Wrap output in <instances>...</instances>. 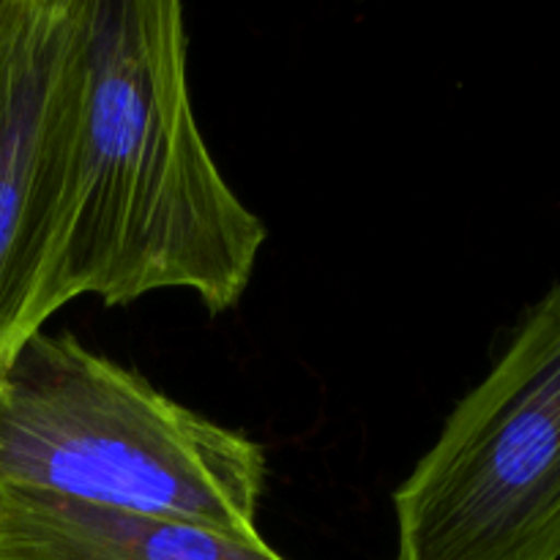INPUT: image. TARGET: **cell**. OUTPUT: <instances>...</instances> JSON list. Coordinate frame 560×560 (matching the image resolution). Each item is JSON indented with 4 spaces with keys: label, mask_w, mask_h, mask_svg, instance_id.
<instances>
[{
    "label": "cell",
    "mask_w": 560,
    "mask_h": 560,
    "mask_svg": "<svg viewBox=\"0 0 560 560\" xmlns=\"http://www.w3.org/2000/svg\"><path fill=\"white\" fill-rule=\"evenodd\" d=\"M82 14L66 299L129 306L184 290L224 315L249 290L268 228L202 140L184 5L82 0Z\"/></svg>",
    "instance_id": "cell-1"
},
{
    "label": "cell",
    "mask_w": 560,
    "mask_h": 560,
    "mask_svg": "<svg viewBox=\"0 0 560 560\" xmlns=\"http://www.w3.org/2000/svg\"><path fill=\"white\" fill-rule=\"evenodd\" d=\"M266 452L82 345L38 331L0 370V487L257 536Z\"/></svg>",
    "instance_id": "cell-2"
},
{
    "label": "cell",
    "mask_w": 560,
    "mask_h": 560,
    "mask_svg": "<svg viewBox=\"0 0 560 560\" xmlns=\"http://www.w3.org/2000/svg\"><path fill=\"white\" fill-rule=\"evenodd\" d=\"M392 501L394 560H560V282Z\"/></svg>",
    "instance_id": "cell-3"
},
{
    "label": "cell",
    "mask_w": 560,
    "mask_h": 560,
    "mask_svg": "<svg viewBox=\"0 0 560 560\" xmlns=\"http://www.w3.org/2000/svg\"><path fill=\"white\" fill-rule=\"evenodd\" d=\"M82 0H25L0 58V370L69 306Z\"/></svg>",
    "instance_id": "cell-4"
},
{
    "label": "cell",
    "mask_w": 560,
    "mask_h": 560,
    "mask_svg": "<svg viewBox=\"0 0 560 560\" xmlns=\"http://www.w3.org/2000/svg\"><path fill=\"white\" fill-rule=\"evenodd\" d=\"M0 560H288L260 534L0 487Z\"/></svg>",
    "instance_id": "cell-5"
},
{
    "label": "cell",
    "mask_w": 560,
    "mask_h": 560,
    "mask_svg": "<svg viewBox=\"0 0 560 560\" xmlns=\"http://www.w3.org/2000/svg\"><path fill=\"white\" fill-rule=\"evenodd\" d=\"M25 0H0V58H3L5 47H9V38L14 33L16 20H20V11Z\"/></svg>",
    "instance_id": "cell-6"
}]
</instances>
